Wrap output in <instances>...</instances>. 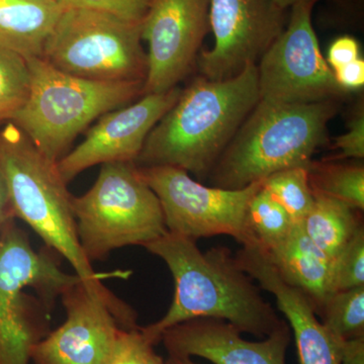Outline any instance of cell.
<instances>
[{"instance_id":"7402d4cb","label":"cell","mask_w":364,"mask_h":364,"mask_svg":"<svg viewBox=\"0 0 364 364\" xmlns=\"http://www.w3.org/2000/svg\"><path fill=\"white\" fill-rule=\"evenodd\" d=\"M318 316L337 341L364 338V287L335 291Z\"/></svg>"},{"instance_id":"5bb4252c","label":"cell","mask_w":364,"mask_h":364,"mask_svg":"<svg viewBox=\"0 0 364 364\" xmlns=\"http://www.w3.org/2000/svg\"><path fill=\"white\" fill-rule=\"evenodd\" d=\"M181 90L176 86L166 92L144 95L135 104L100 117L83 142L56 163L63 181L68 183L95 165L135 163L150 132L173 107Z\"/></svg>"},{"instance_id":"ac0fdd59","label":"cell","mask_w":364,"mask_h":364,"mask_svg":"<svg viewBox=\"0 0 364 364\" xmlns=\"http://www.w3.org/2000/svg\"><path fill=\"white\" fill-rule=\"evenodd\" d=\"M66 7L60 0H0V48L26 59L42 58Z\"/></svg>"},{"instance_id":"484cf974","label":"cell","mask_w":364,"mask_h":364,"mask_svg":"<svg viewBox=\"0 0 364 364\" xmlns=\"http://www.w3.org/2000/svg\"><path fill=\"white\" fill-rule=\"evenodd\" d=\"M155 344L142 327L121 330L105 364H147Z\"/></svg>"},{"instance_id":"603a6c76","label":"cell","mask_w":364,"mask_h":364,"mask_svg":"<svg viewBox=\"0 0 364 364\" xmlns=\"http://www.w3.org/2000/svg\"><path fill=\"white\" fill-rule=\"evenodd\" d=\"M262 188L296 223L303 221L315 198L309 178V166L291 167L275 172L263 179Z\"/></svg>"},{"instance_id":"836d02e7","label":"cell","mask_w":364,"mask_h":364,"mask_svg":"<svg viewBox=\"0 0 364 364\" xmlns=\"http://www.w3.org/2000/svg\"><path fill=\"white\" fill-rule=\"evenodd\" d=\"M165 364H198L193 361L191 358H174V356H168L165 360Z\"/></svg>"},{"instance_id":"2e32d148","label":"cell","mask_w":364,"mask_h":364,"mask_svg":"<svg viewBox=\"0 0 364 364\" xmlns=\"http://www.w3.org/2000/svg\"><path fill=\"white\" fill-rule=\"evenodd\" d=\"M235 255L258 287L274 296L277 309L294 333L299 364H342L344 343L337 341L318 320L311 299L284 282L259 248L241 246Z\"/></svg>"},{"instance_id":"f546056e","label":"cell","mask_w":364,"mask_h":364,"mask_svg":"<svg viewBox=\"0 0 364 364\" xmlns=\"http://www.w3.org/2000/svg\"><path fill=\"white\" fill-rule=\"evenodd\" d=\"M335 79L340 87L348 92L349 90H359L364 85V61L358 58L351 63L333 71Z\"/></svg>"},{"instance_id":"44dd1931","label":"cell","mask_w":364,"mask_h":364,"mask_svg":"<svg viewBox=\"0 0 364 364\" xmlns=\"http://www.w3.org/2000/svg\"><path fill=\"white\" fill-rule=\"evenodd\" d=\"M309 178L314 193L335 198L360 212L364 210L363 165L312 162Z\"/></svg>"},{"instance_id":"30bf717a","label":"cell","mask_w":364,"mask_h":364,"mask_svg":"<svg viewBox=\"0 0 364 364\" xmlns=\"http://www.w3.org/2000/svg\"><path fill=\"white\" fill-rule=\"evenodd\" d=\"M66 320L32 351V364H105L121 330L140 328L132 306L104 286L83 280L61 294Z\"/></svg>"},{"instance_id":"e575fe53","label":"cell","mask_w":364,"mask_h":364,"mask_svg":"<svg viewBox=\"0 0 364 364\" xmlns=\"http://www.w3.org/2000/svg\"><path fill=\"white\" fill-rule=\"evenodd\" d=\"M147 364H165V360L161 356L158 355L156 352L153 351L149 359H148Z\"/></svg>"},{"instance_id":"9a60e30c","label":"cell","mask_w":364,"mask_h":364,"mask_svg":"<svg viewBox=\"0 0 364 364\" xmlns=\"http://www.w3.org/2000/svg\"><path fill=\"white\" fill-rule=\"evenodd\" d=\"M291 340L287 323L260 341H249L226 321L198 318L165 330L160 342L174 358L196 356L213 364H287Z\"/></svg>"},{"instance_id":"8fae6325","label":"cell","mask_w":364,"mask_h":364,"mask_svg":"<svg viewBox=\"0 0 364 364\" xmlns=\"http://www.w3.org/2000/svg\"><path fill=\"white\" fill-rule=\"evenodd\" d=\"M314 6L301 2L291 6L287 28L258 61L259 100L308 104L346 95L321 52L312 23Z\"/></svg>"},{"instance_id":"6da1fadb","label":"cell","mask_w":364,"mask_h":364,"mask_svg":"<svg viewBox=\"0 0 364 364\" xmlns=\"http://www.w3.org/2000/svg\"><path fill=\"white\" fill-rule=\"evenodd\" d=\"M144 248L165 262L176 286L166 314L142 327L155 345L165 330L193 318L226 321L260 339L286 324L229 248L203 251L196 241L169 232Z\"/></svg>"},{"instance_id":"277c9868","label":"cell","mask_w":364,"mask_h":364,"mask_svg":"<svg viewBox=\"0 0 364 364\" xmlns=\"http://www.w3.org/2000/svg\"><path fill=\"white\" fill-rule=\"evenodd\" d=\"M0 169L14 217L25 222L46 247L68 261L86 284L128 279L132 272H97L79 242L72 196L56 163L46 158L11 122L0 132Z\"/></svg>"},{"instance_id":"d6a6232c","label":"cell","mask_w":364,"mask_h":364,"mask_svg":"<svg viewBox=\"0 0 364 364\" xmlns=\"http://www.w3.org/2000/svg\"><path fill=\"white\" fill-rule=\"evenodd\" d=\"M275 4L280 7V9H286L287 7L296 6V4H301V2H317L318 0H274Z\"/></svg>"},{"instance_id":"4dcf8cb0","label":"cell","mask_w":364,"mask_h":364,"mask_svg":"<svg viewBox=\"0 0 364 364\" xmlns=\"http://www.w3.org/2000/svg\"><path fill=\"white\" fill-rule=\"evenodd\" d=\"M341 361L342 364H364V338L345 342Z\"/></svg>"},{"instance_id":"e0dca14e","label":"cell","mask_w":364,"mask_h":364,"mask_svg":"<svg viewBox=\"0 0 364 364\" xmlns=\"http://www.w3.org/2000/svg\"><path fill=\"white\" fill-rule=\"evenodd\" d=\"M262 252L284 282L311 299L318 316L335 293L331 258L311 241L299 223L284 243Z\"/></svg>"},{"instance_id":"d4e9b609","label":"cell","mask_w":364,"mask_h":364,"mask_svg":"<svg viewBox=\"0 0 364 364\" xmlns=\"http://www.w3.org/2000/svg\"><path fill=\"white\" fill-rule=\"evenodd\" d=\"M333 279L335 291L364 287L363 227L333 259Z\"/></svg>"},{"instance_id":"ffe728a7","label":"cell","mask_w":364,"mask_h":364,"mask_svg":"<svg viewBox=\"0 0 364 364\" xmlns=\"http://www.w3.org/2000/svg\"><path fill=\"white\" fill-rule=\"evenodd\" d=\"M296 224L298 223L291 219L287 210L261 188L248 205L246 215L247 245L255 246L267 252L284 243Z\"/></svg>"},{"instance_id":"9c48e42d","label":"cell","mask_w":364,"mask_h":364,"mask_svg":"<svg viewBox=\"0 0 364 364\" xmlns=\"http://www.w3.org/2000/svg\"><path fill=\"white\" fill-rule=\"evenodd\" d=\"M138 170L159 200L167 232L195 241L226 235L241 246L247 245L248 205L262 188V181L241 189H226L203 186L176 167Z\"/></svg>"},{"instance_id":"52a82bcc","label":"cell","mask_w":364,"mask_h":364,"mask_svg":"<svg viewBox=\"0 0 364 364\" xmlns=\"http://www.w3.org/2000/svg\"><path fill=\"white\" fill-rule=\"evenodd\" d=\"M72 210L86 258L105 260L127 246H145L166 233L161 205L134 162L102 164L95 184L72 196Z\"/></svg>"},{"instance_id":"7a4b0ae2","label":"cell","mask_w":364,"mask_h":364,"mask_svg":"<svg viewBox=\"0 0 364 364\" xmlns=\"http://www.w3.org/2000/svg\"><path fill=\"white\" fill-rule=\"evenodd\" d=\"M258 102L257 64L225 80L196 78L150 132L135 164L208 177Z\"/></svg>"},{"instance_id":"ba28073f","label":"cell","mask_w":364,"mask_h":364,"mask_svg":"<svg viewBox=\"0 0 364 364\" xmlns=\"http://www.w3.org/2000/svg\"><path fill=\"white\" fill-rule=\"evenodd\" d=\"M142 40V23L67 6L46 42L42 59L76 77L145 82L147 54Z\"/></svg>"},{"instance_id":"7c38bea8","label":"cell","mask_w":364,"mask_h":364,"mask_svg":"<svg viewBox=\"0 0 364 364\" xmlns=\"http://www.w3.org/2000/svg\"><path fill=\"white\" fill-rule=\"evenodd\" d=\"M214 46L198 59L203 77L225 80L257 64L286 28L274 0H210Z\"/></svg>"},{"instance_id":"1f68e13d","label":"cell","mask_w":364,"mask_h":364,"mask_svg":"<svg viewBox=\"0 0 364 364\" xmlns=\"http://www.w3.org/2000/svg\"><path fill=\"white\" fill-rule=\"evenodd\" d=\"M13 208L9 200L6 179L0 169V230L7 222L14 219Z\"/></svg>"},{"instance_id":"8992f818","label":"cell","mask_w":364,"mask_h":364,"mask_svg":"<svg viewBox=\"0 0 364 364\" xmlns=\"http://www.w3.org/2000/svg\"><path fill=\"white\" fill-rule=\"evenodd\" d=\"M32 90L13 123L52 162L65 156L79 134L107 112L142 97L144 81H97L28 58Z\"/></svg>"},{"instance_id":"f1b7e54d","label":"cell","mask_w":364,"mask_h":364,"mask_svg":"<svg viewBox=\"0 0 364 364\" xmlns=\"http://www.w3.org/2000/svg\"><path fill=\"white\" fill-rule=\"evenodd\" d=\"M360 47L354 38L344 36L338 38L330 46L328 51L327 63L333 71L341 68L354 60L360 58Z\"/></svg>"},{"instance_id":"d6986e66","label":"cell","mask_w":364,"mask_h":364,"mask_svg":"<svg viewBox=\"0 0 364 364\" xmlns=\"http://www.w3.org/2000/svg\"><path fill=\"white\" fill-rule=\"evenodd\" d=\"M314 196L312 208L299 224L311 241L333 260L363 227L360 210L335 198Z\"/></svg>"},{"instance_id":"5b68a950","label":"cell","mask_w":364,"mask_h":364,"mask_svg":"<svg viewBox=\"0 0 364 364\" xmlns=\"http://www.w3.org/2000/svg\"><path fill=\"white\" fill-rule=\"evenodd\" d=\"M51 251L35 250L14 219L0 230V364H32L33 347L50 332L53 303L81 280Z\"/></svg>"},{"instance_id":"3957f363","label":"cell","mask_w":364,"mask_h":364,"mask_svg":"<svg viewBox=\"0 0 364 364\" xmlns=\"http://www.w3.org/2000/svg\"><path fill=\"white\" fill-rule=\"evenodd\" d=\"M337 100L284 104L259 100L208 174L215 188L241 189L275 172L308 167L328 141Z\"/></svg>"},{"instance_id":"cb8c5ba5","label":"cell","mask_w":364,"mask_h":364,"mask_svg":"<svg viewBox=\"0 0 364 364\" xmlns=\"http://www.w3.org/2000/svg\"><path fill=\"white\" fill-rule=\"evenodd\" d=\"M32 90L28 60L0 48V124L13 121L25 107Z\"/></svg>"},{"instance_id":"83f0119b","label":"cell","mask_w":364,"mask_h":364,"mask_svg":"<svg viewBox=\"0 0 364 364\" xmlns=\"http://www.w3.org/2000/svg\"><path fill=\"white\" fill-rule=\"evenodd\" d=\"M333 148L339 151L341 159H363L364 157V114L359 109L349 121L346 133L335 139Z\"/></svg>"},{"instance_id":"4fadbf2b","label":"cell","mask_w":364,"mask_h":364,"mask_svg":"<svg viewBox=\"0 0 364 364\" xmlns=\"http://www.w3.org/2000/svg\"><path fill=\"white\" fill-rule=\"evenodd\" d=\"M210 0H153L142 21L148 43L144 95L176 87L193 68L210 31Z\"/></svg>"},{"instance_id":"4316f807","label":"cell","mask_w":364,"mask_h":364,"mask_svg":"<svg viewBox=\"0 0 364 364\" xmlns=\"http://www.w3.org/2000/svg\"><path fill=\"white\" fill-rule=\"evenodd\" d=\"M66 6L95 9L132 23H142L153 0H60Z\"/></svg>"}]
</instances>
